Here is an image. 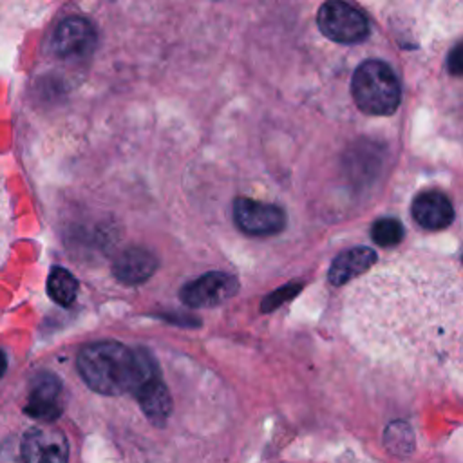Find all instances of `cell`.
Listing matches in <instances>:
<instances>
[{"instance_id": "cell-2", "label": "cell", "mask_w": 463, "mask_h": 463, "mask_svg": "<svg viewBox=\"0 0 463 463\" xmlns=\"http://www.w3.org/2000/svg\"><path fill=\"white\" fill-rule=\"evenodd\" d=\"M351 94L356 107L371 116H391L402 99L398 76L382 60H365L356 67Z\"/></svg>"}, {"instance_id": "cell-7", "label": "cell", "mask_w": 463, "mask_h": 463, "mask_svg": "<svg viewBox=\"0 0 463 463\" xmlns=\"http://www.w3.org/2000/svg\"><path fill=\"white\" fill-rule=\"evenodd\" d=\"M63 411V385L51 373L38 374L29 387L25 412L40 421H52Z\"/></svg>"}, {"instance_id": "cell-13", "label": "cell", "mask_w": 463, "mask_h": 463, "mask_svg": "<svg viewBox=\"0 0 463 463\" xmlns=\"http://www.w3.org/2000/svg\"><path fill=\"white\" fill-rule=\"evenodd\" d=\"M76 289H78V282L74 279V275L61 268V266H54L47 277V293L49 297L67 307L72 304V300L76 298Z\"/></svg>"}, {"instance_id": "cell-4", "label": "cell", "mask_w": 463, "mask_h": 463, "mask_svg": "<svg viewBox=\"0 0 463 463\" xmlns=\"http://www.w3.org/2000/svg\"><path fill=\"white\" fill-rule=\"evenodd\" d=\"M233 219L241 232L255 237L275 235L286 226V215L282 208L248 197H239L235 201Z\"/></svg>"}, {"instance_id": "cell-16", "label": "cell", "mask_w": 463, "mask_h": 463, "mask_svg": "<svg viewBox=\"0 0 463 463\" xmlns=\"http://www.w3.org/2000/svg\"><path fill=\"white\" fill-rule=\"evenodd\" d=\"M371 237L378 246L392 248L403 239V226L398 219L392 217H382L373 222Z\"/></svg>"}, {"instance_id": "cell-1", "label": "cell", "mask_w": 463, "mask_h": 463, "mask_svg": "<svg viewBox=\"0 0 463 463\" xmlns=\"http://www.w3.org/2000/svg\"><path fill=\"white\" fill-rule=\"evenodd\" d=\"M76 365L87 387L105 396L132 394L157 367L148 351L130 349L114 340L85 345L78 353Z\"/></svg>"}, {"instance_id": "cell-5", "label": "cell", "mask_w": 463, "mask_h": 463, "mask_svg": "<svg viewBox=\"0 0 463 463\" xmlns=\"http://www.w3.org/2000/svg\"><path fill=\"white\" fill-rule=\"evenodd\" d=\"M24 463H67L69 443L65 434L54 427H33L20 443Z\"/></svg>"}, {"instance_id": "cell-12", "label": "cell", "mask_w": 463, "mask_h": 463, "mask_svg": "<svg viewBox=\"0 0 463 463\" xmlns=\"http://www.w3.org/2000/svg\"><path fill=\"white\" fill-rule=\"evenodd\" d=\"M157 268V260L152 253L141 248H130L119 255L114 264L116 277L125 284H139L146 280Z\"/></svg>"}, {"instance_id": "cell-10", "label": "cell", "mask_w": 463, "mask_h": 463, "mask_svg": "<svg viewBox=\"0 0 463 463\" xmlns=\"http://www.w3.org/2000/svg\"><path fill=\"white\" fill-rule=\"evenodd\" d=\"M414 221L425 230H443L454 221L450 199L438 190L420 192L411 206Z\"/></svg>"}, {"instance_id": "cell-6", "label": "cell", "mask_w": 463, "mask_h": 463, "mask_svg": "<svg viewBox=\"0 0 463 463\" xmlns=\"http://www.w3.org/2000/svg\"><path fill=\"white\" fill-rule=\"evenodd\" d=\"M239 291V280L222 271L204 273L181 289V300L192 307H213Z\"/></svg>"}, {"instance_id": "cell-17", "label": "cell", "mask_w": 463, "mask_h": 463, "mask_svg": "<svg viewBox=\"0 0 463 463\" xmlns=\"http://www.w3.org/2000/svg\"><path fill=\"white\" fill-rule=\"evenodd\" d=\"M447 69L454 76H463V40L452 47L447 58Z\"/></svg>"}, {"instance_id": "cell-15", "label": "cell", "mask_w": 463, "mask_h": 463, "mask_svg": "<svg viewBox=\"0 0 463 463\" xmlns=\"http://www.w3.org/2000/svg\"><path fill=\"white\" fill-rule=\"evenodd\" d=\"M13 237V208L5 183V175L0 166V266L4 264Z\"/></svg>"}, {"instance_id": "cell-9", "label": "cell", "mask_w": 463, "mask_h": 463, "mask_svg": "<svg viewBox=\"0 0 463 463\" xmlns=\"http://www.w3.org/2000/svg\"><path fill=\"white\" fill-rule=\"evenodd\" d=\"M139 402L143 412L154 425H165L172 412V398L161 378L159 367H156L132 392Z\"/></svg>"}, {"instance_id": "cell-3", "label": "cell", "mask_w": 463, "mask_h": 463, "mask_svg": "<svg viewBox=\"0 0 463 463\" xmlns=\"http://www.w3.org/2000/svg\"><path fill=\"white\" fill-rule=\"evenodd\" d=\"M317 24L324 36L338 43H356L369 34V24L362 11L338 0L326 2L318 9Z\"/></svg>"}, {"instance_id": "cell-19", "label": "cell", "mask_w": 463, "mask_h": 463, "mask_svg": "<svg viewBox=\"0 0 463 463\" xmlns=\"http://www.w3.org/2000/svg\"><path fill=\"white\" fill-rule=\"evenodd\" d=\"M5 369H7V356H5V353L0 349V378L4 376Z\"/></svg>"}, {"instance_id": "cell-11", "label": "cell", "mask_w": 463, "mask_h": 463, "mask_svg": "<svg viewBox=\"0 0 463 463\" xmlns=\"http://www.w3.org/2000/svg\"><path fill=\"white\" fill-rule=\"evenodd\" d=\"M376 260V251L367 246H356L342 251L335 257L329 268V282L333 286H342L351 279L365 273Z\"/></svg>"}, {"instance_id": "cell-8", "label": "cell", "mask_w": 463, "mask_h": 463, "mask_svg": "<svg viewBox=\"0 0 463 463\" xmlns=\"http://www.w3.org/2000/svg\"><path fill=\"white\" fill-rule=\"evenodd\" d=\"M94 43V27L83 16L63 18L52 34V51L60 58H78L87 54Z\"/></svg>"}, {"instance_id": "cell-18", "label": "cell", "mask_w": 463, "mask_h": 463, "mask_svg": "<svg viewBox=\"0 0 463 463\" xmlns=\"http://www.w3.org/2000/svg\"><path fill=\"white\" fill-rule=\"evenodd\" d=\"M298 288H300V286H288V288H280L277 293H273L271 297H268V298L264 300L262 311H269V309H273V307L280 306L284 300L291 298V297L298 291Z\"/></svg>"}, {"instance_id": "cell-14", "label": "cell", "mask_w": 463, "mask_h": 463, "mask_svg": "<svg viewBox=\"0 0 463 463\" xmlns=\"http://www.w3.org/2000/svg\"><path fill=\"white\" fill-rule=\"evenodd\" d=\"M387 450L398 458H405L414 450V432L405 421H392L383 432Z\"/></svg>"}]
</instances>
